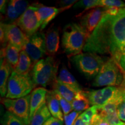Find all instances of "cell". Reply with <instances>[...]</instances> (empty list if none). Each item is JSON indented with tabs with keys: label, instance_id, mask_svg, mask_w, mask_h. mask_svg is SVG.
<instances>
[{
	"label": "cell",
	"instance_id": "1",
	"mask_svg": "<svg viewBox=\"0 0 125 125\" xmlns=\"http://www.w3.org/2000/svg\"><path fill=\"white\" fill-rule=\"evenodd\" d=\"M125 48V8L116 15L105 13L87 39L84 52L109 54L113 57Z\"/></svg>",
	"mask_w": 125,
	"mask_h": 125
},
{
	"label": "cell",
	"instance_id": "2",
	"mask_svg": "<svg viewBox=\"0 0 125 125\" xmlns=\"http://www.w3.org/2000/svg\"><path fill=\"white\" fill-rule=\"evenodd\" d=\"M88 38L86 32L79 24L70 23L63 30L62 47L68 55H78L83 50Z\"/></svg>",
	"mask_w": 125,
	"mask_h": 125
},
{
	"label": "cell",
	"instance_id": "3",
	"mask_svg": "<svg viewBox=\"0 0 125 125\" xmlns=\"http://www.w3.org/2000/svg\"><path fill=\"white\" fill-rule=\"evenodd\" d=\"M59 62L53 56L42 59L32 67L30 75L35 85L46 87L57 79Z\"/></svg>",
	"mask_w": 125,
	"mask_h": 125
},
{
	"label": "cell",
	"instance_id": "4",
	"mask_svg": "<svg viewBox=\"0 0 125 125\" xmlns=\"http://www.w3.org/2000/svg\"><path fill=\"white\" fill-rule=\"evenodd\" d=\"M123 79V75L112 57L106 61L93 82V86H120Z\"/></svg>",
	"mask_w": 125,
	"mask_h": 125
},
{
	"label": "cell",
	"instance_id": "5",
	"mask_svg": "<svg viewBox=\"0 0 125 125\" xmlns=\"http://www.w3.org/2000/svg\"><path fill=\"white\" fill-rule=\"evenodd\" d=\"M71 60L79 71L88 78L96 77L105 62L98 54L92 52L73 56Z\"/></svg>",
	"mask_w": 125,
	"mask_h": 125
},
{
	"label": "cell",
	"instance_id": "6",
	"mask_svg": "<svg viewBox=\"0 0 125 125\" xmlns=\"http://www.w3.org/2000/svg\"><path fill=\"white\" fill-rule=\"evenodd\" d=\"M34 86L30 74H19L13 71L9 78L6 98L17 99L29 95Z\"/></svg>",
	"mask_w": 125,
	"mask_h": 125
},
{
	"label": "cell",
	"instance_id": "7",
	"mask_svg": "<svg viewBox=\"0 0 125 125\" xmlns=\"http://www.w3.org/2000/svg\"><path fill=\"white\" fill-rule=\"evenodd\" d=\"M15 23L28 37L38 32L41 27V22L35 3L30 5Z\"/></svg>",
	"mask_w": 125,
	"mask_h": 125
},
{
	"label": "cell",
	"instance_id": "8",
	"mask_svg": "<svg viewBox=\"0 0 125 125\" xmlns=\"http://www.w3.org/2000/svg\"><path fill=\"white\" fill-rule=\"evenodd\" d=\"M30 97L31 95L29 94L17 99L6 98L2 100V102L8 111L20 119L26 125H29L30 123Z\"/></svg>",
	"mask_w": 125,
	"mask_h": 125
},
{
	"label": "cell",
	"instance_id": "9",
	"mask_svg": "<svg viewBox=\"0 0 125 125\" xmlns=\"http://www.w3.org/2000/svg\"><path fill=\"white\" fill-rule=\"evenodd\" d=\"M45 37L44 33L38 31L29 37L23 49L31 58L33 67L46 54Z\"/></svg>",
	"mask_w": 125,
	"mask_h": 125
},
{
	"label": "cell",
	"instance_id": "10",
	"mask_svg": "<svg viewBox=\"0 0 125 125\" xmlns=\"http://www.w3.org/2000/svg\"><path fill=\"white\" fill-rule=\"evenodd\" d=\"M105 8L97 7L87 10L86 13L82 12L78 16L81 18L79 25L86 32L89 37L100 22L105 14Z\"/></svg>",
	"mask_w": 125,
	"mask_h": 125
},
{
	"label": "cell",
	"instance_id": "11",
	"mask_svg": "<svg viewBox=\"0 0 125 125\" xmlns=\"http://www.w3.org/2000/svg\"><path fill=\"white\" fill-rule=\"evenodd\" d=\"M117 92L118 87L109 86L100 90L83 91V93L92 106L101 107L111 101L116 96Z\"/></svg>",
	"mask_w": 125,
	"mask_h": 125
},
{
	"label": "cell",
	"instance_id": "12",
	"mask_svg": "<svg viewBox=\"0 0 125 125\" xmlns=\"http://www.w3.org/2000/svg\"><path fill=\"white\" fill-rule=\"evenodd\" d=\"M4 23L6 40L8 43H10L21 51L27 42L29 37L15 23Z\"/></svg>",
	"mask_w": 125,
	"mask_h": 125
},
{
	"label": "cell",
	"instance_id": "13",
	"mask_svg": "<svg viewBox=\"0 0 125 125\" xmlns=\"http://www.w3.org/2000/svg\"><path fill=\"white\" fill-rule=\"evenodd\" d=\"M116 96V94L105 105L101 107L98 106V112L107 120L109 125H124L125 123L120 120L117 114Z\"/></svg>",
	"mask_w": 125,
	"mask_h": 125
},
{
	"label": "cell",
	"instance_id": "14",
	"mask_svg": "<svg viewBox=\"0 0 125 125\" xmlns=\"http://www.w3.org/2000/svg\"><path fill=\"white\" fill-rule=\"evenodd\" d=\"M35 4L38 8V12L41 22L40 30L44 29L50 21L54 19L59 13L70 8L69 7L57 8L55 7H47L39 3H35Z\"/></svg>",
	"mask_w": 125,
	"mask_h": 125
},
{
	"label": "cell",
	"instance_id": "15",
	"mask_svg": "<svg viewBox=\"0 0 125 125\" xmlns=\"http://www.w3.org/2000/svg\"><path fill=\"white\" fill-rule=\"evenodd\" d=\"M48 90L43 87H39L32 90L30 97V119L32 118L37 111L46 104V97Z\"/></svg>",
	"mask_w": 125,
	"mask_h": 125
},
{
	"label": "cell",
	"instance_id": "16",
	"mask_svg": "<svg viewBox=\"0 0 125 125\" xmlns=\"http://www.w3.org/2000/svg\"><path fill=\"white\" fill-rule=\"evenodd\" d=\"M45 38L46 54H49V56H53L59 49L60 38L58 29L56 27L51 28L45 34Z\"/></svg>",
	"mask_w": 125,
	"mask_h": 125
},
{
	"label": "cell",
	"instance_id": "17",
	"mask_svg": "<svg viewBox=\"0 0 125 125\" xmlns=\"http://www.w3.org/2000/svg\"><path fill=\"white\" fill-rule=\"evenodd\" d=\"M46 104L52 116L64 121V114L57 98V92L53 90L48 91L46 97Z\"/></svg>",
	"mask_w": 125,
	"mask_h": 125
},
{
	"label": "cell",
	"instance_id": "18",
	"mask_svg": "<svg viewBox=\"0 0 125 125\" xmlns=\"http://www.w3.org/2000/svg\"><path fill=\"white\" fill-rule=\"evenodd\" d=\"M12 72L10 65L5 57H1L0 64V93L2 97L5 96L8 92V83L9 75Z\"/></svg>",
	"mask_w": 125,
	"mask_h": 125
},
{
	"label": "cell",
	"instance_id": "19",
	"mask_svg": "<svg viewBox=\"0 0 125 125\" xmlns=\"http://www.w3.org/2000/svg\"><path fill=\"white\" fill-rule=\"evenodd\" d=\"M20 51L18 48L10 43H8L5 48H1V57H5L11 67L12 71H14L19 60Z\"/></svg>",
	"mask_w": 125,
	"mask_h": 125
},
{
	"label": "cell",
	"instance_id": "20",
	"mask_svg": "<svg viewBox=\"0 0 125 125\" xmlns=\"http://www.w3.org/2000/svg\"><path fill=\"white\" fill-rule=\"evenodd\" d=\"M52 86L53 90L57 92L60 96L70 103H72L76 94L79 92L73 87L60 82L57 79L53 83Z\"/></svg>",
	"mask_w": 125,
	"mask_h": 125
},
{
	"label": "cell",
	"instance_id": "21",
	"mask_svg": "<svg viewBox=\"0 0 125 125\" xmlns=\"http://www.w3.org/2000/svg\"><path fill=\"white\" fill-rule=\"evenodd\" d=\"M57 79L62 83L73 87L77 92L82 91L81 86L74 76L67 69L64 65L61 68Z\"/></svg>",
	"mask_w": 125,
	"mask_h": 125
},
{
	"label": "cell",
	"instance_id": "22",
	"mask_svg": "<svg viewBox=\"0 0 125 125\" xmlns=\"http://www.w3.org/2000/svg\"><path fill=\"white\" fill-rule=\"evenodd\" d=\"M32 61L27 53L22 50L20 52L19 60L13 71L19 74H30L29 72L32 68Z\"/></svg>",
	"mask_w": 125,
	"mask_h": 125
},
{
	"label": "cell",
	"instance_id": "23",
	"mask_svg": "<svg viewBox=\"0 0 125 125\" xmlns=\"http://www.w3.org/2000/svg\"><path fill=\"white\" fill-rule=\"evenodd\" d=\"M90 104L89 101L85 95L83 91L78 92L71 103L73 110L80 114L83 111L89 108Z\"/></svg>",
	"mask_w": 125,
	"mask_h": 125
},
{
	"label": "cell",
	"instance_id": "24",
	"mask_svg": "<svg viewBox=\"0 0 125 125\" xmlns=\"http://www.w3.org/2000/svg\"><path fill=\"white\" fill-rule=\"evenodd\" d=\"M52 117L46 104L41 107L31 119L29 125H43L45 122Z\"/></svg>",
	"mask_w": 125,
	"mask_h": 125
},
{
	"label": "cell",
	"instance_id": "25",
	"mask_svg": "<svg viewBox=\"0 0 125 125\" xmlns=\"http://www.w3.org/2000/svg\"><path fill=\"white\" fill-rule=\"evenodd\" d=\"M116 111L120 120L125 122V90L118 87L116 96Z\"/></svg>",
	"mask_w": 125,
	"mask_h": 125
},
{
	"label": "cell",
	"instance_id": "26",
	"mask_svg": "<svg viewBox=\"0 0 125 125\" xmlns=\"http://www.w3.org/2000/svg\"><path fill=\"white\" fill-rule=\"evenodd\" d=\"M100 0H82L77 1L74 5L73 8L74 9H83V12L92 9V8L100 7Z\"/></svg>",
	"mask_w": 125,
	"mask_h": 125
},
{
	"label": "cell",
	"instance_id": "27",
	"mask_svg": "<svg viewBox=\"0 0 125 125\" xmlns=\"http://www.w3.org/2000/svg\"><path fill=\"white\" fill-rule=\"evenodd\" d=\"M1 125H26L10 112H5L1 119Z\"/></svg>",
	"mask_w": 125,
	"mask_h": 125
},
{
	"label": "cell",
	"instance_id": "28",
	"mask_svg": "<svg viewBox=\"0 0 125 125\" xmlns=\"http://www.w3.org/2000/svg\"><path fill=\"white\" fill-rule=\"evenodd\" d=\"M19 15L16 12L14 7L12 1H9L8 4V7L6 12L5 21H7V24H12L15 23L17 20L19 18Z\"/></svg>",
	"mask_w": 125,
	"mask_h": 125
},
{
	"label": "cell",
	"instance_id": "29",
	"mask_svg": "<svg viewBox=\"0 0 125 125\" xmlns=\"http://www.w3.org/2000/svg\"><path fill=\"white\" fill-rule=\"evenodd\" d=\"M100 7L110 8H125V2L120 0H100Z\"/></svg>",
	"mask_w": 125,
	"mask_h": 125
},
{
	"label": "cell",
	"instance_id": "30",
	"mask_svg": "<svg viewBox=\"0 0 125 125\" xmlns=\"http://www.w3.org/2000/svg\"><path fill=\"white\" fill-rule=\"evenodd\" d=\"M12 2L20 16L22 15L30 6L28 1L23 0H12Z\"/></svg>",
	"mask_w": 125,
	"mask_h": 125
},
{
	"label": "cell",
	"instance_id": "31",
	"mask_svg": "<svg viewBox=\"0 0 125 125\" xmlns=\"http://www.w3.org/2000/svg\"><path fill=\"white\" fill-rule=\"evenodd\" d=\"M57 98H58L59 99V102H60V104L61 108H62V113L64 114V116L71 113L73 110V107H72L71 105V103L66 100L65 98H64L62 96H60L57 92Z\"/></svg>",
	"mask_w": 125,
	"mask_h": 125
},
{
	"label": "cell",
	"instance_id": "32",
	"mask_svg": "<svg viewBox=\"0 0 125 125\" xmlns=\"http://www.w3.org/2000/svg\"><path fill=\"white\" fill-rule=\"evenodd\" d=\"M80 113L73 111L68 115L64 116V122L65 125H74L76 120L79 116Z\"/></svg>",
	"mask_w": 125,
	"mask_h": 125
},
{
	"label": "cell",
	"instance_id": "33",
	"mask_svg": "<svg viewBox=\"0 0 125 125\" xmlns=\"http://www.w3.org/2000/svg\"><path fill=\"white\" fill-rule=\"evenodd\" d=\"M90 125H109L107 120L98 113H97L92 119Z\"/></svg>",
	"mask_w": 125,
	"mask_h": 125
},
{
	"label": "cell",
	"instance_id": "34",
	"mask_svg": "<svg viewBox=\"0 0 125 125\" xmlns=\"http://www.w3.org/2000/svg\"><path fill=\"white\" fill-rule=\"evenodd\" d=\"M0 25H1V26H0V41H1V44L3 48L7 46L8 42L7 41V40H6L4 23L2 21H1Z\"/></svg>",
	"mask_w": 125,
	"mask_h": 125
},
{
	"label": "cell",
	"instance_id": "35",
	"mask_svg": "<svg viewBox=\"0 0 125 125\" xmlns=\"http://www.w3.org/2000/svg\"><path fill=\"white\" fill-rule=\"evenodd\" d=\"M64 123V121L52 116L43 125H63Z\"/></svg>",
	"mask_w": 125,
	"mask_h": 125
},
{
	"label": "cell",
	"instance_id": "36",
	"mask_svg": "<svg viewBox=\"0 0 125 125\" xmlns=\"http://www.w3.org/2000/svg\"><path fill=\"white\" fill-rule=\"evenodd\" d=\"M76 2H77V1L75 0H62V1H59V4L60 6V8H70Z\"/></svg>",
	"mask_w": 125,
	"mask_h": 125
},
{
	"label": "cell",
	"instance_id": "37",
	"mask_svg": "<svg viewBox=\"0 0 125 125\" xmlns=\"http://www.w3.org/2000/svg\"><path fill=\"white\" fill-rule=\"evenodd\" d=\"M7 1L6 0H1L0 1V10H1V13L2 14H5L7 12Z\"/></svg>",
	"mask_w": 125,
	"mask_h": 125
},
{
	"label": "cell",
	"instance_id": "38",
	"mask_svg": "<svg viewBox=\"0 0 125 125\" xmlns=\"http://www.w3.org/2000/svg\"><path fill=\"white\" fill-rule=\"evenodd\" d=\"M74 125H90L88 123H85V122H83L82 120V119L80 116H78V118H77V119L76 120L75 123Z\"/></svg>",
	"mask_w": 125,
	"mask_h": 125
},
{
	"label": "cell",
	"instance_id": "39",
	"mask_svg": "<svg viewBox=\"0 0 125 125\" xmlns=\"http://www.w3.org/2000/svg\"><path fill=\"white\" fill-rule=\"evenodd\" d=\"M121 52H125V48H123V49L122 50V51H121Z\"/></svg>",
	"mask_w": 125,
	"mask_h": 125
},
{
	"label": "cell",
	"instance_id": "40",
	"mask_svg": "<svg viewBox=\"0 0 125 125\" xmlns=\"http://www.w3.org/2000/svg\"></svg>",
	"mask_w": 125,
	"mask_h": 125
}]
</instances>
